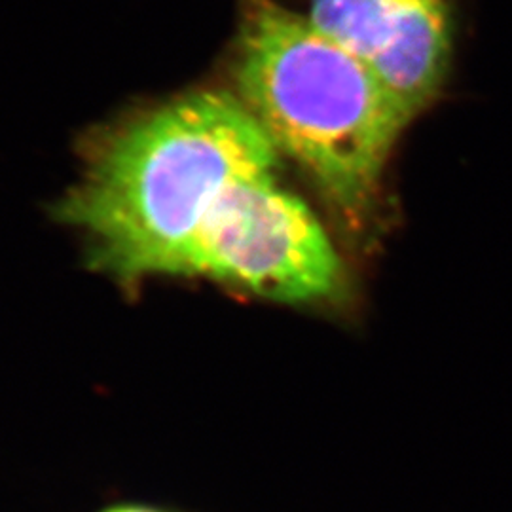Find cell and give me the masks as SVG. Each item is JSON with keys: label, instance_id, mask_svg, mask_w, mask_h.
Returning <instances> with one entry per match:
<instances>
[{"label": "cell", "instance_id": "2", "mask_svg": "<svg viewBox=\"0 0 512 512\" xmlns=\"http://www.w3.org/2000/svg\"><path fill=\"white\" fill-rule=\"evenodd\" d=\"M234 67L239 99L279 154L306 171L340 219L366 224L412 122L374 67L275 0H245Z\"/></svg>", "mask_w": 512, "mask_h": 512}, {"label": "cell", "instance_id": "1", "mask_svg": "<svg viewBox=\"0 0 512 512\" xmlns=\"http://www.w3.org/2000/svg\"><path fill=\"white\" fill-rule=\"evenodd\" d=\"M279 150L232 93L194 92L112 137L61 205L120 275L179 274L205 219L238 184L275 175Z\"/></svg>", "mask_w": 512, "mask_h": 512}, {"label": "cell", "instance_id": "4", "mask_svg": "<svg viewBox=\"0 0 512 512\" xmlns=\"http://www.w3.org/2000/svg\"><path fill=\"white\" fill-rule=\"evenodd\" d=\"M446 0H404L368 61L412 120L439 93L450 61Z\"/></svg>", "mask_w": 512, "mask_h": 512}, {"label": "cell", "instance_id": "6", "mask_svg": "<svg viewBox=\"0 0 512 512\" xmlns=\"http://www.w3.org/2000/svg\"><path fill=\"white\" fill-rule=\"evenodd\" d=\"M109 512H156V511H148V509H139V507H122V509H114V511Z\"/></svg>", "mask_w": 512, "mask_h": 512}, {"label": "cell", "instance_id": "3", "mask_svg": "<svg viewBox=\"0 0 512 512\" xmlns=\"http://www.w3.org/2000/svg\"><path fill=\"white\" fill-rule=\"evenodd\" d=\"M179 274L203 275L277 302L336 298L344 264L325 228L275 175L232 188L186 249Z\"/></svg>", "mask_w": 512, "mask_h": 512}, {"label": "cell", "instance_id": "5", "mask_svg": "<svg viewBox=\"0 0 512 512\" xmlns=\"http://www.w3.org/2000/svg\"><path fill=\"white\" fill-rule=\"evenodd\" d=\"M404 0H311V23L370 61Z\"/></svg>", "mask_w": 512, "mask_h": 512}]
</instances>
